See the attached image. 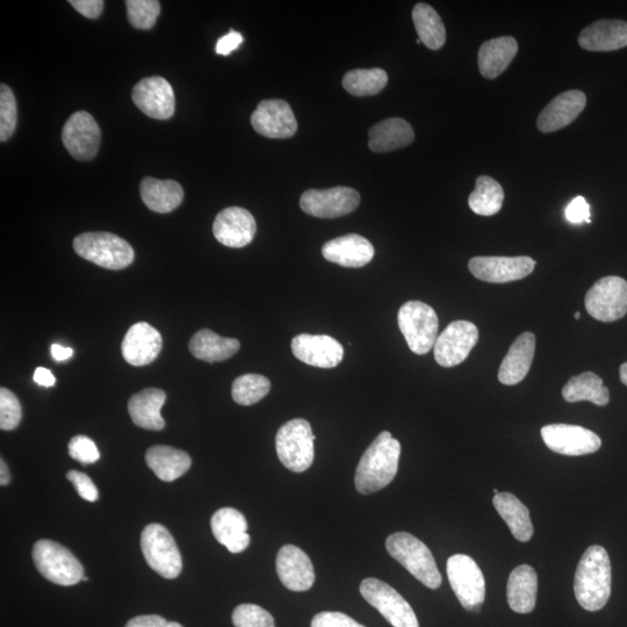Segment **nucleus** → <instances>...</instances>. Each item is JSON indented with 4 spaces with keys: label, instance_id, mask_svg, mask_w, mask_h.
I'll return each instance as SVG.
<instances>
[{
    "label": "nucleus",
    "instance_id": "nucleus-35",
    "mask_svg": "<svg viewBox=\"0 0 627 627\" xmlns=\"http://www.w3.org/2000/svg\"><path fill=\"white\" fill-rule=\"evenodd\" d=\"M493 504L518 542H529L535 532L529 509L511 493L495 495Z\"/></svg>",
    "mask_w": 627,
    "mask_h": 627
},
{
    "label": "nucleus",
    "instance_id": "nucleus-1",
    "mask_svg": "<svg viewBox=\"0 0 627 627\" xmlns=\"http://www.w3.org/2000/svg\"><path fill=\"white\" fill-rule=\"evenodd\" d=\"M401 444L384 431L374 439L357 466L355 484L360 494L369 495L387 487L399 470Z\"/></svg>",
    "mask_w": 627,
    "mask_h": 627
},
{
    "label": "nucleus",
    "instance_id": "nucleus-9",
    "mask_svg": "<svg viewBox=\"0 0 627 627\" xmlns=\"http://www.w3.org/2000/svg\"><path fill=\"white\" fill-rule=\"evenodd\" d=\"M446 571L451 588L463 608L479 612L486 598V582L477 562L465 554H454L448 560Z\"/></svg>",
    "mask_w": 627,
    "mask_h": 627
},
{
    "label": "nucleus",
    "instance_id": "nucleus-8",
    "mask_svg": "<svg viewBox=\"0 0 627 627\" xmlns=\"http://www.w3.org/2000/svg\"><path fill=\"white\" fill-rule=\"evenodd\" d=\"M144 559L153 571L164 579H176L182 573L183 559L174 537L161 524H150L141 535Z\"/></svg>",
    "mask_w": 627,
    "mask_h": 627
},
{
    "label": "nucleus",
    "instance_id": "nucleus-44",
    "mask_svg": "<svg viewBox=\"0 0 627 627\" xmlns=\"http://www.w3.org/2000/svg\"><path fill=\"white\" fill-rule=\"evenodd\" d=\"M23 417L20 402L9 389H0V428L11 431L18 427Z\"/></svg>",
    "mask_w": 627,
    "mask_h": 627
},
{
    "label": "nucleus",
    "instance_id": "nucleus-27",
    "mask_svg": "<svg viewBox=\"0 0 627 627\" xmlns=\"http://www.w3.org/2000/svg\"><path fill=\"white\" fill-rule=\"evenodd\" d=\"M535 351V334L528 331L518 336L500 366V383L507 386L520 384L528 376Z\"/></svg>",
    "mask_w": 627,
    "mask_h": 627
},
{
    "label": "nucleus",
    "instance_id": "nucleus-26",
    "mask_svg": "<svg viewBox=\"0 0 627 627\" xmlns=\"http://www.w3.org/2000/svg\"><path fill=\"white\" fill-rule=\"evenodd\" d=\"M579 45L588 52H614L627 47V23L623 20H598L582 30Z\"/></svg>",
    "mask_w": 627,
    "mask_h": 627
},
{
    "label": "nucleus",
    "instance_id": "nucleus-47",
    "mask_svg": "<svg viewBox=\"0 0 627 627\" xmlns=\"http://www.w3.org/2000/svg\"><path fill=\"white\" fill-rule=\"evenodd\" d=\"M311 627H366L359 624L348 615L342 612L323 611L317 614L312 621Z\"/></svg>",
    "mask_w": 627,
    "mask_h": 627
},
{
    "label": "nucleus",
    "instance_id": "nucleus-48",
    "mask_svg": "<svg viewBox=\"0 0 627 627\" xmlns=\"http://www.w3.org/2000/svg\"><path fill=\"white\" fill-rule=\"evenodd\" d=\"M566 219L573 225H581L583 222L590 223V206L583 197L574 198L565 209Z\"/></svg>",
    "mask_w": 627,
    "mask_h": 627
},
{
    "label": "nucleus",
    "instance_id": "nucleus-54",
    "mask_svg": "<svg viewBox=\"0 0 627 627\" xmlns=\"http://www.w3.org/2000/svg\"><path fill=\"white\" fill-rule=\"evenodd\" d=\"M10 480L11 474L9 471V467H7L5 461L2 459V461H0V485H9Z\"/></svg>",
    "mask_w": 627,
    "mask_h": 627
},
{
    "label": "nucleus",
    "instance_id": "nucleus-5",
    "mask_svg": "<svg viewBox=\"0 0 627 627\" xmlns=\"http://www.w3.org/2000/svg\"><path fill=\"white\" fill-rule=\"evenodd\" d=\"M34 564L48 581L69 587L83 581L84 568L66 547L53 540L36 542L32 552Z\"/></svg>",
    "mask_w": 627,
    "mask_h": 627
},
{
    "label": "nucleus",
    "instance_id": "nucleus-11",
    "mask_svg": "<svg viewBox=\"0 0 627 627\" xmlns=\"http://www.w3.org/2000/svg\"><path fill=\"white\" fill-rule=\"evenodd\" d=\"M586 309L601 322H615L627 313V281L610 276L597 281L586 295Z\"/></svg>",
    "mask_w": 627,
    "mask_h": 627
},
{
    "label": "nucleus",
    "instance_id": "nucleus-23",
    "mask_svg": "<svg viewBox=\"0 0 627 627\" xmlns=\"http://www.w3.org/2000/svg\"><path fill=\"white\" fill-rule=\"evenodd\" d=\"M587 97L579 90H571L561 93L547 105L539 114L537 127L542 133L560 131L578 119L585 110Z\"/></svg>",
    "mask_w": 627,
    "mask_h": 627
},
{
    "label": "nucleus",
    "instance_id": "nucleus-21",
    "mask_svg": "<svg viewBox=\"0 0 627 627\" xmlns=\"http://www.w3.org/2000/svg\"><path fill=\"white\" fill-rule=\"evenodd\" d=\"M277 573L281 583L292 592H307L315 582L312 560L294 545L281 547L277 556Z\"/></svg>",
    "mask_w": 627,
    "mask_h": 627
},
{
    "label": "nucleus",
    "instance_id": "nucleus-45",
    "mask_svg": "<svg viewBox=\"0 0 627 627\" xmlns=\"http://www.w3.org/2000/svg\"><path fill=\"white\" fill-rule=\"evenodd\" d=\"M68 450L70 457L83 465L96 463L100 458L96 443L88 436L78 435L72 438Z\"/></svg>",
    "mask_w": 627,
    "mask_h": 627
},
{
    "label": "nucleus",
    "instance_id": "nucleus-41",
    "mask_svg": "<svg viewBox=\"0 0 627 627\" xmlns=\"http://www.w3.org/2000/svg\"><path fill=\"white\" fill-rule=\"evenodd\" d=\"M126 7L129 24L136 30H151L161 13L157 0H127Z\"/></svg>",
    "mask_w": 627,
    "mask_h": 627
},
{
    "label": "nucleus",
    "instance_id": "nucleus-38",
    "mask_svg": "<svg viewBox=\"0 0 627 627\" xmlns=\"http://www.w3.org/2000/svg\"><path fill=\"white\" fill-rule=\"evenodd\" d=\"M504 200L502 186L495 179L480 176L475 183V189L468 198V205L475 214L492 216L501 211Z\"/></svg>",
    "mask_w": 627,
    "mask_h": 627
},
{
    "label": "nucleus",
    "instance_id": "nucleus-24",
    "mask_svg": "<svg viewBox=\"0 0 627 627\" xmlns=\"http://www.w3.org/2000/svg\"><path fill=\"white\" fill-rule=\"evenodd\" d=\"M322 256L343 268H363L374 257V247L365 237L349 234L323 245Z\"/></svg>",
    "mask_w": 627,
    "mask_h": 627
},
{
    "label": "nucleus",
    "instance_id": "nucleus-34",
    "mask_svg": "<svg viewBox=\"0 0 627 627\" xmlns=\"http://www.w3.org/2000/svg\"><path fill=\"white\" fill-rule=\"evenodd\" d=\"M241 344L235 338H226L209 329L199 330L191 338L189 349L194 357L207 363L225 362L239 352Z\"/></svg>",
    "mask_w": 627,
    "mask_h": 627
},
{
    "label": "nucleus",
    "instance_id": "nucleus-10",
    "mask_svg": "<svg viewBox=\"0 0 627 627\" xmlns=\"http://www.w3.org/2000/svg\"><path fill=\"white\" fill-rule=\"evenodd\" d=\"M360 594L394 627H420L410 604L396 590L378 579H365Z\"/></svg>",
    "mask_w": 627,
    "mask_h": 627
},
{
    "label": "nucleus",
    "instance_id": "nucleus-3",
    "mask_svg": "<svg viewBox=\"0 0 627 627\" xmlns=\"http://www.w3.org/2000/svg\"><path fill=\"white\" fill-rule=\"evenodd\" d=\"M386 549L391 557L425 587L437 589L442 585L434 556L429 547L408 532H396L386 540Z\"/></svg>",
    "mask_w": 627,
    "mask_h": 627
},
{
    "label": "nucleus",
    "instance_id": "nucleus-4",
    "mask_svg": "<svg viewBox=\"0 0 627 627\" xmlns=\"http://www.w3.org/2000/svg\"><path fill=\"white\" fill-rule=\"evenodd\" d=\"M79 257L107 270H124L134 262L132 245L111 233H85L74 240Z\"/></svg>",
    "mask_w": 627,
    "mask_h": 627
},
{
    "label": "nucleus",
    "instance_id": "nucleus-52",
    "mask_svg": "<svg viewBox=\"0 0 627 627\" xmlns=\"http://www.w3.org/2000/svg\"><path fill=\"white\" fill-rule=\"evenodd\" d=\"M33 379L36 384L43 387H53L56 383V378L52 371L45 369V367H38L34 372Z\"/></svg>",
    "mask_w": 627,
    "mask_h": 627
},
{
    "label": "nucleus",
    "instance_id": "nucleus-25",
    "mask_svg": "<svg viewBox=\"0 0 627 627\" xmlns=\"http://www.w3.org/2000/svg\"><path fill=\"white\" fill-rule=\"evenodd\" d=\"M212 532L218 542L230 553L237 554L248 549L250 536L248 522L239 510L222 508L213 515Z\"/></svg>",
    "mask_w": 627,
    "mask_h": 627
},
{
    "label": "nucleus",
    "instance_id": "nucleus-30",
    "mask_svg": "<svg viewBox=\"0 0 627 627\" xmlns=\"http://www.w3.org/2000/svg\"><path fill=\"white\" fill-rule=\"evenodd\" d=\"M538 575L531 566H518L508 580L507 597L509 607L517 614H530L536 607Z\"/></svg>",
    "mask_w": 627,
    "mask_h": 627
},
{
    "label": "nucleus",
    "instance_id": "nucleus-36",
    "mask_svg": "<svg viewBox=\"0 0 627 627\" xmlns=\"http://www.w3.org/2000/svg\"><path fill=\"white\" fill-rule=\"evenodd\" d=\"M562 396L567 402L589 401L604 407L610 401V392L603 380L593 372H585L569 379L562 389Z\"/></svg>",
    "mask_w": 627,
    "mask_h": 627
},
{
    "label": "nucleus",
    "instance_id": "nucleus-12",
    "mask_svg": "<svg viewBox=\"0 0 627 627\" xmlns=\"http://www.w3.org/2000/svg\"><path fill=\"white\" fill-rule=\"evenodd\" d=\"M359 193L351 187L337 186L329 190H308L300 198V207L319 219H336L356 211Z\"/></svg>",
    "mask_w": 627,
    "mask_h": 627
},
{
    "label": "nucleus",
    "instance_id": "nucleus-49",
    "mask_svg": "<svg viewBox=\"0 0 627 627\" xmlns=\"http://www.w3.org/2000/svg\"><path fill=\"white\" fill-rule=\"evenodd\" d=\"M74 9L89 19H97L103 13L105 3L103 0H70Z\"/></svg>",
    "mask_w": 627,
    "mask_h": 627
},
{
    "label": "nucleus",
    "instance_id": "nucleus-57",
    "mask_svg": "<svg viewBox=\"0 0 627 627\" xmlns=\"http://www.w3.org/2000/svg\"><path fill=\"white\" fill-rule=\"evenodd\" d=\"M499 493H500V492H499V490H497V489L495 488V489H494V494H495V495H497V494H499Z\"/></svg>",
    "mask_w": 627,
    "mask_h": 627
},
{
    "label": "nucleus",
    "instance_id": "nucleus-13",
    "mask_svg": "<svg viewBox=\"0 0 627 627\" xmlns=\"http://www.w3.org/2000/svg\"><path fill=\"white\" fill-rule=\"evenodd\" d=\"M479 341V330L468 321H454L437 337L434 347L436 362L443 367L464 363Z\"/></svg>",
    "mask_w": 627,
    "mask_h": 627
},
{
    "label": "nucleus",
    "instance_id": "nucleus-32",
    "mask_svg": "<svg viewBox=\"0 0 627 627\" xmlns=\"http://www.w3.org/2000/svg\"><path fill=\"white\" fill-rule=\"evenodd\" d=\"M369 147L374 153H389L410 146L415 140L412 126L405 119L391 118L374 125L369 133Z\"/></svg>",
    "mask_w": 627,
    "mask_h": 627
},
{
    "label": "nucleus",
    "instance_id": "nucleus-22",
    "mask_svg": "<svg viewBox=\"0 0 627 627\" xmlns=\"http://www.w3.org/2000/svg\"><path fill=\"white\" fill-rule=\"evenodd\" d=\"M162 347L160 331L147 322H139L127 331L121 349L128 364L140 367L155 362Z\"/></svg>",
    "mask_w": 627,
    "mask_h": 627
},
{
    "label": "nucleus",
    "instance_id": "nucleus-43",
    "mask_svg": "<svg viewBox=\"0 0 627 627\" xmlns=\"http://www.w3.org/2000/svg\"><path fill=\"white\" fill-rule=\"evenodd\" d=\"M235 627H276L270 612L255 604H241L233 612Z\"/></svg>",
    "mask_w": 627,
    "mask_h": 627
},
{
    "label": "nucleus",
    "instance_id": "nucleus-6",
    "mask_svg": "<svg viewBox=\"0 0 627 627\" xmlns=\"http://www.w3.org/2000/svg\"><path fill=\"white\" fill-rule=\"evenodd\" d=\"M315 439L311 424L304 418H295L285 423L276 437V449L281 464L295 473L306 472L314 461Z\"/></svg>",
    "mask_w": 627,
    "mask_h": 627
},
{
    "label": "nucleus",
    "instance_id": "nucleus-29",
    "mask_svg": "<svg viewBox=\"0 0 627 627\" xmlns=\"http://www.w3.org/2000/svg\"><path fill=\"white\" fill-rule=\"evenodd\" d=\"M518 52V43L513 36H502L482 43L478 53L480 74L495 79L508 69Z\"/></svg>",
    "mask_w": 627,
    "mask_h": 627
},
{
    "label": "nucleus",
    "instance_id": "nucleus-17",
    "mask_svg": "<svg viewBox=\"0 0 627 627\" xmlns=\"http://www.w3.org/2000/svg\"><path fill=\"white\" fill-rule=\"evenodd\" d=\"M250 121L258 134L269 139H290L298 131L292 107L285 100H263L252 113Z\"/></svg>",
    "mask_w": 627,
    "mask_h": 627
},
{
    "label": "nucleus",
    "instance_id": "nucleus-28",
    "mask_svg": "<svg viewBox=\"0 0 627 627\" xmlns=\"http://www.w3.org/2000/svg\"><path fill=\"white\" fill-rule=\"evenodd\" d=\"M167 400V394L158 388L143 389L132 396L128 402V412L138 427L146 430L160 431L165 428L161 410Z\"/></svg>",
    "mask_w": 627,
    "mask_h": 627
},
{
    "label": "nucleus",
    "instance_id": "nucleus-31",
    "mask_svg": "<svg viewBox=\"0 0 627 627\" xmlns=\"http://www.w3.org/2000/svg\"><path fill=\"white\" fill-rule=\"evenodd\" d=\"M141 198L150 211L167 214L183 203L184 191L176 180L147 177L140 187Z\"/></svg>",
    "mask_w": 627,
    "mask_h": 627
},
{
    "label": "nucleus",
    "instance_id": "nucleus-14",
    "mask_svg": "<svg viewBox=\"0 0 627 627\" xmlns=\"http://www.w3.org/2000/svg\"><path fill=\"white\" fill-rule=\"evenodd\" d=\"M540 434L547 448L564 456H586L602 446L601 438L595 432L579 425L550 424Z\"/></svg>",
    "mask_w": 627,
    "mask_h": 627
},
{
    "label": "nucleus",
    "instance_id": "nucleus-19",
    "mask_svg": "<svg viewBox=\"0 0 627 627\" xmlns=\"http://www.w3.org/2000/svg\"><path fill=\"white\" fill-rule=\"evenodd\" d=\"M257 225L254 215L241 207L223 209L213 223L215 239L228 248H244L254 241Z\"/></svg>",
    "mask_w": 627,
    "mask_h": 627
},
{
    "label": "nucleus",
    "instance_id": "nucleus-39",
    "mask_svg": "<svg viewBox=\"0 0 627 627\" xmlns=\"http://www.w3.org/2000/svg\"><path fill=\"white\" fill-rule=\"evenodd\" d=\"M387 84V72L379 68L351 70L343 77V88L355 97L376 96Z\"/></svg>",
    "mask_w": 627,
    "mask_h": 627
},
{
    "label": "nucleus",
    "instance_id": "nucleus-50",
    "mask_svg": "<svg viewBox=\"0 0 627 627\" xmlns=\"http://www.w3.org/2000/svg\"><path fill=\"white\" fill-rule=\"evenodd\" d=\"M126 627H183L176 622H168L158 615L138 616L129 621Z\"/></svg>",
    "mask_w": 627,
    "mask_h": 627
},
{
    "label": "nucleus",
    "instance_id": "nucleus-16",
    "mask_svg": "<svg viewBox=\"0 0 627 627\" xmlns=\"http://www.w3.org/2000/svg\"><path fill=\"white\" fill-rule=\"evenodd\" d=\"M536 261L526 256L520 257H474L468 263L472 275L492 284H506L531 275Z\"/></svg>",
    "mask_w": 627,
    "mask_h": 627
},
{
    "label": "nucleus",
    "instance_id": "nucleus-55",
    "mask_svg": "<svg viewBox=\"0 0 627 627\" xmlns=\"http://www.w3.org/2000/svg\"><path fill=\"white\" fill-rule=\"evenodd\" d=\"M619 374H621V381L622 384H624L625 386H627V363H624L621 366V369H619Z\"/></svg>",
    "mask_w": 627,
    "mask_h": 627
},
{
    "label": "nucleus",
    "instance_id": "nucleus-20",
    "mask_svg": "<svg viewBox=\"0 0 627 627\" xmlns=\"http://www.w3.org/2000/svg\"><path fill=\"white\" fill-rule=\"evenodd\" d=\"M292 352L300 362L320 369H334L344 356L341 343L328 335H298L292 340Z\"/></svg>",
    "mask_w": 627,
    "mask_h": 627
},
{
    "label": "nucleus",
    "instance_id": "nucleus-33",
    "mask_svg": "<svg viewBox=\"0 0 627 627\" xmlns=\"http://www.w3.org/2000/svg\"><path fill=\"white\" fill-rule=\"evenodd\" d=\"M146 461L156 477L165 482L183 477L192 465V459L185 451L165 445L150 448L146 453Z\"/></svg>",
    "mask_w": 627,
    "mask_h": 627
},
{
    "label": "nucleus",
    "instance_id": "nucleus-40",
    "mask_svg": "<svg viewBox=\"0 0 627 627\" xmlns=\"http://www.w3.org/2000/svg\"><path fill=\"white\" fill-rule=\"evenodd\" d=\"M270 380L261 374H244L234 381L232 395L240 406H252L270 393Z\"/></svg>",
    "mask_w": 627,
    "mask_h": 627
},
{
    "label": "nucleus",
    "instance_id": "nucleus-42",
    "mask_svg": "<svg viewBox=\"0 0 627 627\" xmlns=\"http://www.w3.org/2000/svg\"><path fill=\"white\" fill-rule=\"evenodd\" d=\"M17 102L9 86L0 85V141L11 138L17 127Z\"/></svg>",
    "mask_w": 627,
    "mask_h": 627
},
{
    "label": "nucleus",
    "instance_id": "nucleus-56",
    "mask_svg": "<svg viewBox=\"0 0 627 627\" xmlns=\"http://www.w3.org/2000/svg\"><path fill=\"white\" fill-rule=\"evenodd\" d=\"M576 320H580L581 314L580 313H575L574 315Z\"/></svg>",
    "mask_w": 627,
    "mask_h": 627
},
{
    "label": "nucleus",
    "instance_id": "nucleus-18",
    "mask_svg": "<svg viewBox=\"0 0 627 627\" xmlns=\"http://www.w3.org/2000/svg\"><path fill=\"white\" fill-rule=\"evenodd\" d=\"M132 98L136 107L149 118L168 120L175 114V92L163 77L141 79L134 86Z\"/></svg>",
    "mask_w": 627,
    "mask_h": 627
},
{
    "label": "nucleus",
    "instance_id": "nucleus-46",
    "mask_svg": "<svg viewBox=\"0 0 627 627\" xmlns=\"http://www.w3.org/2000/svg\"><path fill=\"white\" fill-rule=\"evenodd\" d=\"M67 479L74 485L77 494L81 496L83 500L95 502L99 499L98 488L93 484L89 475L78 471H69L67 473Z\"/></svg>",
    "mask_w": 627,
    "mask_h": 627
},
{
    "label": "nucleus",
    "instance_id": "nucleus-15",
    "mask_svg": "<svg viewBox=\"0 0 627 627\" xmlns=\"http://www.w3.org/2000/svg\"><path fill=\"white\" fill-rule=\"evenodd\" d=\"M102 132L88 112L72 114L62 131V141L68 153L78 161L88 162L98 154Z\"/></svg>",
    "mask_w": 627,
    "mask_h": 627
},
{
    "label": "nucleus",
    "instance_id": "nucleus-51",
    "mask_svg": "<svg viewBox=\"0 0 627 627\" xmlns=\"http://www.w3.org/2000/svg\"><path fill=\"white\" fill-rule=\"evenodd\" d=\"M243 36L239 32L230 31L216 43V53L228 56L242 45Z\"/></svg>",
    "mask_w": 627,
    "mask_h": 627
},
{
    "label": "nucleus",
    "instance_id": "nucleus-37",
    "mask_svg": "<svg viewBox=\"0 0 627 627\" xmlns=\"http://www.w3.org/2000/svg\"><path fill=\"white\" fill-rule=\"evenodd\" d=\"M413 21L418 38L425 47L438 50L445 45V26L434 7L424 3L417 4L413 10Z\"/></svg>",
    "mask_w": 627,
    "mask_h": 627
},
{
    "label": "nucleus",
    "instance_id": "nucleus-2",
    "mask_svg": "<svg viewBox=\"0 0 627 627\" xmlns=\"http://www.w3.org/2000/svg\"><path fill=\"white\" fill-rule=\"evenodd\" d=\"M611 561L607 550L594 545L583 553L576 569L574 593L581 607L595 612L607 605L611 595Z\"/></svg>",
    "mask_w": 627,
    "mask_h": 627
},
{
    "label": "nucleus",
    "instance_id": "nucleus-7",
    "mask_svg": "<svg viewBox=\"0 0 627 627\" xmlns=\"http://www.w3.org/2000/svg\"><path fill=\"white\" fill-rule=\"evenodd\" d=\"M398 323L409 349L416 355H427L434 349L439 327L434 308L421 301H408L400 308Z\"/></svg>",
    "mask_w": 627,
    "mask_h": 627
},
{
    "label": "nucleus",
    "instance_id": "nucleus-53",
    "mask_svg": "<svg viewBox=\"0 0 627 627\" xmlns=\"http://www.w3.org/2000/svg\"><path fill=\"white\" fill-rule=\"evenodd\" d=\"M72 355H74V350L71 348H64L60 344L52 345V356L56 362H64V360L71 358Z\"/></svg>",
    "mask_w": 627,
    "mask_h": 627
}]
</instances>
